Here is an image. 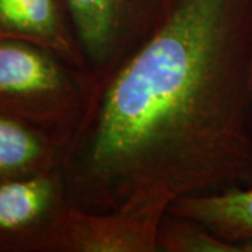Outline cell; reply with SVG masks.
Masks as SVG:
<instances>
[{
  "label": "cell",
  "mask_w": 252,
  "mask_h": 252,
  "mask_svg": "<svg viewBox=\"0 0 252 252\" xmlns=\"http://www.w3.org/2000/svg\"><path fill=\"white\" fill-rule=\"evenodd\" d=\"M101 81L52 48L0 36V112L52 140L62 156L97 104Z\"/></svg>",
  "instance_id": "7a4b0ae2"
},
{
  "label": "cell",
  "mask_w": 252,
  "mask_h": 252,
  "mask_svg": "<svg viewBox=\"0 0 252 252\" xmlns=\"http://www.w3.org/2000/svg\"><path fill=\"white\" fill-rule=\"evenodd\" d=\"M172 200L164 190H150L105 212L69 205L42 252H158V228Z\"/></svg>",
  "instance_id": "277c9868"
},
{
  "label": "cell",
  "mask_w": 252,
  "mask_h": 252,
  "mask_svg": "<svg viewBox=\"0 0 252 252\" xmlns=\"http://www.w3.org/2000/svg\"><path fill=\"white\" fill-rule=\"evenodd\" d=\"M251 84H252V62H251Z\"/></svg>",
  "instance_id": "30bf717a"
},
{
  "label": "cell",
  "mask_w": 252,
  "mask_h": 252,
  "mask_svg": "<svg viewBox=\"0 0 252 252\" xmlns=\"http://www.w3.org/2000/svg\"><path fill=\"white\" fill-rule=\"evenodd\" d=\"M69 205L61 167L0 180V252H42Z\"/></svg>",
  "instance_id": "5b68a950"
},
{
  "label": "cell",
  "mask_w": 252,
  "mask_h": 252,
  "mask_svg": "<svg viewBox=\"0 0 252 252\" xmlns=\"http://www.w3.org/2000/svg\"><path fill=\"white\" fill-rule=\"evenodd\" d=\"M168 212L230 241L252 240V187L174 199Z\"/></svg>",
  "instance_id": "52a82bcc"
},
{
  "label": "cell",
  "mask_w": 252,
  "mask_h": 252,
  "mask_svg": "<svg viewBox=\"0 0 252 252\" xmlns=\"http://www.w3.org/2000/svg\"><path fill=\"white\" fill-rule=\"evenodd\" d=\"M251 62L252 0H180L101 83L64 150L70 205L105 212L150 190L252 187Z\"/></svg>",
  "instance_id": "6da1fadb"
},
{
  "label": "cell",
  "mask_w": 252,
  "mask_h": 252,
  "mask_svg": "<svg viewBox=\"0 0 252 252\" xmlns=\"http://www.w3.org/2000/svg\"><path fill=\"white\" fill-rule=\"evenodd\" d=\"M158 252H252V240L230 241L193 220L167 212L157 235Z\"/></svg>",
  "instance_id": "9c48e42d"
},
{
  "label": "cell",
  "mask_w": 252,
  "mask_h": 252,
  "mask_svg": "<svg viewBox=\"0 0 252 252\" xmlns=\"http://www.w3.org/2000/svg\"><path fill=\"white\" fill-rule=\"evenodd\" d=\"M0 36L52 48L87 66L64 0H0Z\"/></svg>",
  "instance_id": "8992f818"
},
{
  "label": "cell",
  "mask_w": 252,
  "mask_h": 252,
  "mask_svg": "<svg viewBox=\"0 0 252 252\" xmlns=\"http://www.w3.org/2000/svg\"><path fill=\"white\" fill-rule=\"evenodd\" d=\"M89 69L101 83L164 26L180 0H64Z\"/></svg>",
  "instance_id": "3957f363"
},
{
  "label": "cell",
  "mask_w": 252,
  "mask_h": 252,
  "mask_svg": "<svg viewBox=\"0 0 252 252\" xmlns=\"http://www.w3.org/2000/svg\"><path fill=\"white\" fill-rule=\"evenodd\" d=\"M62 150L46 136L0 112V180L61 167Z\"/></svg>",
  "instance_id": "ba28073f"
}]
</instances>
